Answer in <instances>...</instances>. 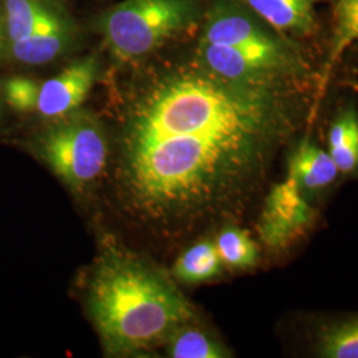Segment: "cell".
I'll return each mask as SVG.
<instances>
[{"mask_svg": "<svg viewBox=\"0 0 358 358\" xmlns=\"http://www.w3.org/2000/svg\"><path fill=\"white\" fill-rule=\"evenodd\" d=\"M285 121L276 84L177 71L149 83L124 115L115 157L122 208L174 231L239 196Z\"/></svg>", "mask_w": 358, "mask_h": 358, "instance_id": "cell-1", "label": "cell"}, {"mask_svg": "<svg viewBox=\"0 0 358 358\" xmlns=\"http://www.w3.org/2000/svg\"><path fill=\"white\" fill-rule=\"evenodd\" d=\"M87 303L103 346L113 356L152 349L195 317L192 304L164 272L117 250L97 260Z\"/></svg>", "mask_w": 358, "mask_h": 358, "instance_id": "cell-2", "label": "cell"}, {"mask_svg": "<svg viewBox=\"0 0 358 358\" xmlns=\"http://www.w3.org/2000/svg\"><path fill=\"white\" fill-rule=\"evenodd\" d=\"M198 16L196 0H127L103 13L100 29L118 62H134L187 31Z\"/></svg>", "mask_w": 358, "mask_h": 358, "instance_id": "cell-3", "label": "cell"}, {"mask_svg": "<svg viewBox=\"0 0 358 358\" xmlns=\"http://www.w3.org/2000/svg\"><path fill=\"white\" fill-rule=\"evenodd\" d=\"M38 152L71 192L83 194L103 176L109 145L101 124L77 109L57 118L38 137Z\"/></svg>", "mask_w": 358, "mask_h": 358, "instance_id": "cell-4", "label": "cell"}, {"mask_svg": "<svg viewBox=\"0 0 358 358\" xmlns=\"http://www.w3.org/2000/svg\"><path fill=\"white\" fill-rule=\"evenodd\" d=\"M99 69L97 57L87 56L45 81L13 77L3 84L4 99L17 112L57 120L71 115L87 100Z\"/></svg>", "mask_w": 358, "mask_h": 358, "instance_id": "cell-5", "label": "cell"}, {"mask_svg": "<svg viewBox=\"0 0 358 358\" xmlns=\"http://www.w3.org/2000/svg\"><path fill=\"white\" fill-rule=\"evenodd\" d=\"M199 57L206 71L215 76L254 84H278L282 77L294 75L301 64L288 41L275 47L252 48L201 43Z\"/></svg>", "mask_w": 358, "mask_h": 358, "instance_id": "cell-6", "label": "cell"}, {"mask_svg": "<svg viewBox=\"0 0 358 358\" xmlns=\"http://www.w3.org/2000/svg\"><path fill=\"white\" fill-rule=\"evenodd\" d=\"M201 43L252 48L275 47L287 40L257 22L236 0H219L207 15Z\"/></svg>", "mask_w": 358, "mask_h": 358, "instance_id": "cell-7", "label": "cell"}, {"mask_svg": "<svg viewBox=\"0 0 358 358\" xmlns=\"http://www.w3.org/2000/svg\"><path fill=\"white\" fill-rule=\"evenodd\" d=\"M313 217L304 192L291 178L269 192L260 222V235L271 247H282L306 229Z\"/></svg>", "mask_w": 358, "mask_h": 358, "instance_id": "cell-8", "label": "cell"}, {"mask_svg": "<svg viewBox=\"0 0 358 358\" xmlns=\"http://www.w3.org/2000/svg\"><path fill=\"white\" fill-rule=\"evenodd\" d=\"M66 27H73L69 16L47 0H6V28L10 43Z\"/></svg>", "mask_w": 358, "mask_h": 358, "instance_id": "cell-9", "label": "cell"}, {"mask_svg": "<svg viewBox=\"0 0 358 358\" xmlns=\"http://www.w3.org/2000/svg\"><path fill=\"white\" fill-rule=\"evenodd\" d=\"M280 35L306 36L316 26V4L321 0H236Z\"/></svg>", "mask_w": 358, "mask_h": 358, "instance_id": "cell-10", "label": "cell"}, {"mask_svg": "<svg viewBox=\"0 0 358 358\" xmlns=\"http://www.w3.org/2000/svg\"><path fill=\"white\" fill-rule=\"evenodd\" d=\"M338 173L329 152L308 138L297 145L289 158L288 178L292 179L303 192L325 189L337 178Z\"/></svg>", "mask_w": 358, "mask_h": 358, "instance_id": "cell-11", "label": "cell"}, {"mask_svg": "<svg viewBox=\"0 0 358 358\" xmlns=\"http://www.w3.org/2000/svg\"><path fill=\"white\" fill-rule=\"evenodd\" d=\"M223 267L215 243L202 241L179 256L173 267V275L183 284H202L217 278Z\"/></svg>", "mask_w": 358, "mask_h": 358, "instance_id": "cell-12", "label": "cell"}, {"mask_svg": "<svg viewBox=\"0 0 358 358\" xmlns=\"http://www.w3.org/2000/svg\"><path fill=\"white\" fill-rule=\"evenodd\" d=\"M75 27L44 32L32 38L10 43L13 59L27 65L47 64L63 55L73 43Z\"/></svg>", "mask_w": 358, "mask_h": 358, "instance_id": "cell-13", "label": "cell"}, {"mask_svg": "<svg viewBox=\"0 0 358 358\" xmlns=\"http://www.w3.org/2000/svg\"><path fill=\"white\" fill-rule=\"evenodd\" d=\"M167 356L173 358H226L230 352L198 328L185 324L167 337Z\"/></svg>", "mask_w": 358, "mask_h": 358, "instance_id": "cell-14", "label": "cell"}, {"mask_svg": "<svg viewBox=\"0 0 358 358\" xmlns=\"http://www.w3.org/2000/svg\"><path fill=\"white\" fill-rule=\"evenodd\" d=\"M215 245L224 267L235 269L252 268L257 263V245L245 231L238 227L229 226L220 231Z\"/></svg>", "mask_w": 358, "mask_h": 358, "instance_id": "cell-15", "label": "cell"}, {"mask_svg": "<svg viewBox=\"0 0 358 358\" xmlns=\"http://www.w3.org/2000/svg\"><path fill=\"white\" fill-rule=\"evenodd\" d=\"M317 353L327 358H358V319L325 327L319 334Z\"/></svg>", "mask_w": 358, "mask_h": 358, "instance_id": "cell-16", "label": "cell"}, {"mask_svg": "<svg viewBox=\"0 0 358 358\" xmlns=\"http://www.w3.org/2000/svg\"><path fill=\"white\" fill-rule=\"evenodd\" d=\"M356 41H358V0H337L331 62H334L346 47Z\"/></svg>", "mask_w": 358, "mask_h": 358, "instance_id": "cell-17", "label": "cell"}, {"mask_svg": "<svg viewBox=\"0 0 358 358\" xmlns=\"http://www.w3.org/2000/svg\"><path fill=\"white\" fill-rule=\"evenodd\" d=\"M358 142V115L355 110H346L334 122L329 131V149Z\"/></svg>", "mask_w": 358, "mask_h": 358, "instance_id": "cell-18", "label": "cell"}, {"mask_svg": "<svg viewBox=\"0 0 358 358\" xmlns=\"http://www.w3.org/2000/svg\"><path fill=\"white\" fill-rule=\"evenodd\" d=\"M340 173H353L358 169V142L328 150Z\"/></svg>", "mask_w": 358, "mask_h": 358, "instance_id": "cell-19", "label": "cell"}, {"mask_svg": "<svg viewBox=\"0 0 358 358\" xmlns=\"http://www.w3.org/2000/svg\"><path fill=\"white\" fill-rule=\"evenodd\" d=\"M3 48V29H1V23H0V52Z\"/></svg>", "mask_w": 358, "mask_h": 358, "instance_id": "cell-20", "label": "cell"}]
</instances>
